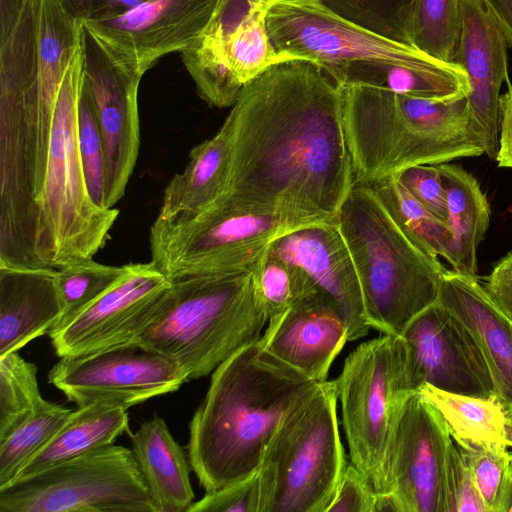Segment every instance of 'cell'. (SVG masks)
<instances>
[{
	"mask_svg": "<svg viewBox=\"0 0 512 512\" xmlns=\"http://www.w3.org/2000/svg\"><path fill=\"white\" fill-rule=\"evenodd\" d=\"M223 123L231 163L220 200L307 224L336 220L354 176L343 87L324 69L303 59L268 67Z\"/></svg>",
	"mask_w": 512,
	"mask_h": 512,
	"instance_id": "cell-1",
	"label": "cell"
},
{
	"mask_svg": "<svg viewBox=\"0 0 512 512\" xmlns=\"http://www.w3.org/2000/svg\"><path fill=\"white\" fill-rule=\"evenodd\" d=\"M315 384L269 355L260 340L221 363L189 423L186 447L205 493L256 472L284 416Z\"/></svg>",
	"mask_w": 512,
	"mask_h": 512,
	"instance_id": "cell-2",
	"label": "cell"
},
{
	"mask_svg": "<svg viewBox=\"0 0 512 512\" xmlns=\"http://www.w3.org/2000/svg\"><path fill=\"white\" fill-rule=\"evenodd\" d=\"M343 119L356 184L485 154L467 97L437 101L349 85L343 87Z\"/></svg>",
	"mask_w": 512,
	"mask_h": 512,
	"instance_id": "cell-3",
	"label": "cell"
},
{
	"mask_svg": "<svg viewBox=\"0 0 512 512\" xmlns=\"http://www.w3.org/2000/svg\"><path fill=\"white\" fill-rule=\"evenodd\" d=\"M170 281L159 313L134 341L175 361L187 382L260 339L268 315L253 269Z\"/></svg>",
	"mask_w": 512,
	"mask_h": 512,
	"instance_id": "cell-4",
	"label": "cell"
},
{
	"mask_svg": "<svg viewBox=\"0 0 512 512\" xmlns=\"http://www.w3.org/2000/svg\"><path fill=\"white\" fill-rule=\"evenodd\" d=\"M336 219L358 273L369 327L401 336L437 302L446 269L406 236L368 185L354 183Z\"/></svg>",
	"mask_w": 512,
	"mask_h": 512,
	"instance_id": "cell-5",
	"label": "cell"
},
{
	"mask_svg": "<svg viewBox=\"0 0 512 512\" xmlns=\"http://www.w3.org/2000/svg\"><path fill=\"white\" fill-rule=\"evenodd\" d=\"M334 380L316 383L288 411L259 473L262 512H327L348 464Z\"/></svg>",
	"mask_w": 512,
	"mask_h": 512,
	"instance_id": "cell-6",
	"label": "cell"
},
{
	"mask_svg": "<svg viewBox=\"0 0 512 512\" xmlns=\"http://www.w3.org/2000/svg\"><path fill=\"white\" fill-rule=\"evenodd\" d=\"M334 381L350 462L377 495H387L386 461L394 421L403 399L416 391L404 338L383 334L359 344Z\"/></svg>",
	"mask_w": 512,
	"mask_h": 512,
	"instance_id": "cell-7",
	"label": "cell"
},
{
	"mask_svg": "<svg viewBox=\"0 0 512 512\" xmlns=\"http://www.w3.org/2000/svg\"><path fill=\"white\" fill-rule=\"evenodd\" d=\"M307 225L220 200L186 221L155 219L149 234L151 261L169 280L251 270L272 242Z\"/></svg>",
	"mask_w": 512,
	"mask_h": 512,
	"instance_id": "cell-8",
	"label": "cell"
},
{
	"mask_svg": "<svg viewBox=\"0 0 512 512\" xmlns=\"http://www.w3.org/2000/svg\"><path fill=\"white\" fill-rule=\"evenodd\" d=\"M265 20L279 54L317 64L341 87L369 65H397L426 72L445 71L455 65L361 27L319 0H269Z\"/></svg>",
	"mask_w": 512,
	"mask_h": 512,
	"instance_id": "cell-9",
	"label": "cell"
},
{
	"mask_svg": "<svg viewBox=\"0 0 512 512\" xmlns=\"http://www.w3.org/2000/svg\"><path fill=\"white\" fill-rule=\"evenodd\" d=\"M0 512H157L132 449L107 445L0 488Z\"/></svg>",
	"mask_w": 512,
	"mask_h": 512,
	"instance_id": "cell-10",
	"label": "cell"
},
{
	"mask_svg": "<svg viewBox=\"0 0 512 512\" xmlns=\"http://www.w3.org/2000/svg\"><path fill=\"white\" fill-rule=\"evenodd\" d=\"M48 380L78 407L106 402L126 409L187 382L175 361L136 341L61 357Z\"/></svg>",
	"mask_w": 512,
	"mask_h": 512,
	"instance_id": "cell-11",
	"label": "cell"
},
{
	"mask_svg": "<svg viewBox=\"0 0 512 512\" xmlns=\"http://www.w3.org/2000/svg\"><path fill=\"white\" fill-rule=\"evenodd\" d=\"M83 83L99 127L105 169V206L123 198L140 149L138 90L142 75L123 64L82 25Z\"/></svg>",
	"mask_w": 512,
	"mask_h": 512,
	"instance_id": "cell-12",
	"label": "cell"
},
{
	"mask_svg": "<svg viewBox=\"0 0 512 512\" xmlns=\"http://www.w3.org/2000/svg\"><path fill=\"white\" fill-rule=\"evenodd\" d=\"M452 441L437 409L418 391L410 392L399 406L386 461L396 512H443L444 466Z\"/></svg>",
	"mask_w": 512,
	"mask_h": 512,
	"instance_id": "cell-13",
	"label": "cell"
},
{
	"mask_svg": "<svg viewBox=\"0 0 512 512\" xmlns=\"http://www.w3.org/2000/svg\"><path fill=\"white\" fill-rule=\"evenodd\" d=\"M171 281L150 260L129 263L107 291L49 336L58 357L134 341L159 313Z\"/></svg>",
	"mask_w": 512,
	"mask_h": 512,
	"instance_id": "cell-14",
	"label": "cell"
},
{
	"mask_svg": "<svg viewBox=\"0 0 512 512\" xmlns=\"http://www.w3.org/2000/svg\"><path fill=\"white\" fill-rule=\"evenodd\" d=\"M226 0H146L108 20L82 24L142 76L163 56L183 52L215 20Z\"/></svg>",
	"mask_w": 512,
	"mask_h": 512,
	"instance_id": "cell-15",
	"label": "cell"
},
{
	"mask_svg": "<svg viewBox=\"0 0 512 512\" xmlns=\"http://www.w3.org/2000/svg\"><path fill=\"white\" fill-rule=\"evenodd\" d=\"M407 345L409 374L417 391L423 384L476 397L495 394L486 361L466 326L435 302L401 335Z\"/></svg>",
	"mask_w": 512,
	"mask_h": 512,
	"instance_id": "cell-16",
	"label": "cell"
},
{
	"mask_svg": "<svg viewBox=\"0 0 512 512\" xmlns=\"http://www.w3.org/2000/svg\"><path fill=\"white\" fill-rule=\"evenodd\" d=\"M508 42L498 20L483 0H461V31L452 63L468 77L467 96L485 154L496 159L499 144V99L507 69Z\"/></svg>",
	"mask_w": 512,
	"mask_h": 512,
	"instance_id": "cell-17",
	"label": "cell"
},
{
	"mask_svg": "<svg viewBox=\"0 0 512 512\" xmlns=\"http://www.w3.org/2000/svg\"><path fill=\"white\" fill-rule=\"evenodd\" d=\"M267 252L300 268L337 302L348 341L368 334L358 273L337 219L295 229L272 242Z\"/></svg>",
	"mask_w": 512,
	"mask_h": 512,
	"instance_id": "cell-18",
	"label": "cell"
},
{
	"mask_svg": "<svg viewBox=\"0 0 512 512\" xmlns=\"http://www.w3.org/2000/svg\"><path fill=\"white\" fill-rule=\"evenodd\" d=\"M259 340L269 355L318 383L327 380L348 328L337 302L320 292L268 320Z\"/></svg>",
	"mask_w": 512,
	"mask_h": 512,
	"instance_id": "cell-19",
	"label": "cell"
},
{
	"mask_svg": "<svg viewBox=\"0 0 512 512\" xmlns=\"http://www.w3.org/2000/svg\"><path fill=\"white\" fill-rule=\"evenodd\" d=\"M437 302L457 317L476 341L491 374L495 394L512 406L511 323L476 277L443 273Z\"/></svg>",
	"mask_w": 512,
	"mask_h": 512,
	"instance_id": "cell-20",
	"label": "cell"
},
{
	"mask_svg": "<svg viewBox=\"0 0 512 512\" xmlns=\"http://www.w3.org/2000/svg\"><path fill=\"white\" fill-rule=\"evenodd\" d=\"M62 314L56 269L0 266V356L49 333Z\"/></svg>",
	"mask_w": 512,
	"mask_h": 512,
	"instance_id": "cell-21",
	"label": "cell"
},
{
	"mask_svg": "<svg viewBox=\"0 0 512 512\" xmlns=\"http://www.w3.org/2000/svg\"><path fill=\"white\" fill-rule=\"evenodd\" d=\"M230 163V133L223 123L214 136L190 150L184 169L166 185L155 219L182 222L207 210L225 194Z\"/></svg>",
	"mask_w": 512,
	"mask_h": 512,
	"instance_id": "cell-22",
	"label": "cell"
},
{
	"mask_svg": "<svg viewBox=\"0 0 512 512\" xmlns=\"http://www.w3.org/2000/svg\"><path fill=\"white\" fill-rule=\"evenodd\" d=\"M132 452L157 512H187L194 502L188 453L164 419L154 416L130 434Z\"/></svg>",
	"mask_w": 512,
	"mask_h": 512,
	"instance_id": "cell-23",
	"label": "cell"
},
{
	"mask_svg": "<svg viewBox=\"0 0 512 512\" xmlns=\"http://www.w3.org/2000/svg\"><path fill=\"white\" fill-rule=\"evenodd\" d=\"M446 190L451 241L446 261L477 278V250L490 224V205L478 180L460 166L437 165Z\"/></svg>",
	"mask_w": 512,
	"mask_h": 512,
	"instance_id": "cell-24",
	"label": "cell"
},
{
	"mask_svg": "<svg viewBox=\"0 0 512 512\" xmlns=\"http://www.w3.org/2000/svg\"><path fill=\"white\" fill-rule=\"evenodd\" d=\"M124 432L131 434L126 408L106 402L78 407L17 478L38 473L92 450L114 444Z\"/></svg>",
	"mask_w": 512,
	"mask_h": 512,
	"instance_id": "cell-25",
	"label": "cell"
},
{
	"mask_svg": "<svg viewBox=\"0 0 512 512\" xmlns=\"http://www.w3.org/2000/svg\"><path fill=\"white\" fill-rule=\"evenodd\" d=\"M417 391L437 409L460 448L511 447L505 408L496 394L476 397L430 384H423Z\"/></svg>",
	"mask_w": 512,
	"mask_h": 512,
	"instance_id": "cell-26",
	"label": "cell"
},
{
	"mask_svg": "<svg viewBox=\"0 0 512 512\" xmlns=\"http://www.w3.org/2000/svg\"><path fill=\"white\" fill-rule=\"evenodd\" d=\"M368 186L418 248L431 257L447 259L451 241L448 225L414 198L395 175Z\"/></svg>",
	"mask_w": 512,
	"mask_h": 512,
	"instance_id": "cell-27",
	"label": "cell"
},
{
	"mask_svg": "<svg viewBox=\"0 0 512 512\" xmlns=\"http://www.w3.org/2000/svg\"><path fill=\"white\" fill-rule=\"evenodd\" d=\"M73 410L45 400L38 410L0 441V488L54 438Z\"/></svg>",
	"mask_w": 512,
	"mask_h": 512,
	"instance_id": "cell-28",
	"label": "cell"
},
{
	"mask_svg": "<svg viewBox=\"0 0 512 512\" xmlns=\"http://www.w3.org/2000/svg\"><path fill=\"white\" fill-rule=\"evenodd\" d=\"M461 31V0H415L411 20L412 46L452 63Z\"/></svg>",
	"mask_w": 512,
	"mask_h": 512,
	"instance_id": "cell-29",
	"label": "cell"
},
{
	"mask_svg": "<svg viewBox=\"0 0 512 512\" xmlns=\"http://www.w3.org/2000/svg\"><path fill=\"white\" fill-rule=\"evenodd\" d=\"M37 367L17 351L0 356V441L43 404Z\"/></svg>",
	"mask_w": 512,
	"mask_h": 512,
	"instance_id": "cell-30",
	"label": "cell"
},
{
	"mask_svg": "<svg viewBox=\"0 0 512 512\" xmlns=\"http://www.w3.org/2000/svg\"><path fill=\"white\" fill-rule=\"evenodd\" d=\"M129 264L111 266L93 258L65 265L57 270V286L63 307L58 329L112 287L128 270Z\"/></svg>",
	"mask_w": 512,
	"mask_h": 512,
	"instance_id": "cell-31",
	"label": "cell"
},
{
	"mask_svg": "<svg viewBox=\"0 0 512 512\" xmlns=\"http://www.w3.org/2000/svg\"><path fill=\"white\" fill-rule=\"evenodd\" d=\"M253 273L268 320L322 291L300 268L268 252ZM326 293V292H325Z\"/></svg>",
	"mask_w": 512,
	"mask_h": 512,
	"instance_id": "cell-32",
	"label": "cell"
},
{
	"mask_svg": "<svg viewBox=\"0 0 512 512\" xmlns=\"http://www.w3.org/2000/svg\"><path fill=\"white\" fill-rule=\"evenodd\" d=\"M337 15L391 40L412 46L415 0H320Z\"/></svg>",
	"mask_w": 512,
	"mask_h": 512,
	"instance_id": "cell-33",
	"label": "cell"
},
{
	"mask_svg": "<svg viewBox=\"0 0 512 512\" xmlns=\"http://www.w3.org/2000/svg\"><path fill=\"white\" fill-rule=\"evenodd\" d=\"M508 448H461L486 512H509L512 501V452Z\"/></svg>",
	"mask_w": 512,
	"mask_h": 512,
	"instance_id": "cell-34",
	"label": "cell"
},
{
	"mask_svg": "<svg viewBox=\"0 0 512 512\" xmlns=\"http://www.w3.org/2000/svg\"><path fill=\"white\" fill-rule=\"evenodd\" d=\"M78 142L89 194L97 206L107 208L103 144L94 108L84 83L79 101Z\"/></svg>",
	"mask_w": 512,
	"mask_h": 512,
	"instance_id": "cell-35",
	"label": "cell"
},
{
	"mask_svg": "<svg viewBox=\"0 0 512 512\" xmlns=\"http://www.w3.org/2000/svg\"><path fill=\"white\" fill-rule=\"evenodd\" d=\"M443 512H486L465 454L454 441L445 459Z\"/></svg>",
	"mask_w": 512,
	"mask_h": 512,
	"instance_id": "cell-36",
	"label": "cell"
},
{
	"mask_svg": "<svg viewBox=\"0 0 512 512\" xmlns=\"http://www.w3.org/2000/svg\"><path fill=\"white\" fill-rule=\"evenodd\" d=\"M262 484L259 470L219 490L205 493L187 512H262Z\"/></svg>",
	"mask_w": 512,
	"mask_h": 512,
	"instance_id": "cell-37",
	"label": "cell"
},
{
	"mask_svg": "<svg viewBox=\"0 0 512 512\" xmlns=\"http://www.w3.org/2000/svg\"><path fill=\"white\" fill-rule=\"evenodd\" d=\"M395 176L414 198L447 224L446 190L437 165L412 166Z\"/></svg>",
	"mask_w": 512,
	"mask_h": 512,
	"instance_id": "cell-38",
	"label": "cell"
},
{
	"mask_svg": "<svg viewBox=\"0 0 512 512\" xmlns=\"http://www.w3.org/2000/svg\"><path fill=\"white\" fill-rule=\"evenodd\" d=\"M377 493L365 475L347 464L327 512H374Z\"/></svg>",
	"mask_w": 512,
	"mask_h": 512,
	"instance_id": "cell-39",
	"label": "cell"
},
{
	"mask_svg": "<svg viewBox=\"0 0 512 512\" xmlns=\"http://www.w3.org/2000/svg\"><path fill=\"white\" fill-rule=\"evenodd\" d=\"M73 20L82 24L116 18L146 0H55Z\"/></svg>",
	"mask_w": 512,
	"mask_h": 512,
	"instance_id": "cell-40",
	"label": "cell"
},
{
	"mask_svg": "<svg viewBox=\"0 0 512 512\" xmlns=\"http://www.w3.org/2000/svg\"><path fill=\"white\" fill-rule=\"evenodd\" d=\"M483 287L496 306L512 322V251L496 263L486 277Z\"/></svg>",
	"mask_w": 512,
	"mask_h": 512,
	"instance_id": "cell-41",
	"label": "cell"
},
{
	"mask_svg": "<svg viewBox=\"0 0 512 512\" xmlns=\"http://www.w3.org/2000/svg\"><path fill=\"white\" fill-rule=\"evenodd\" d=\"M248 1L226 0L215 20L199 40L210 45L221 43L244 17Z\"/></svg>",
	"mask_w": 512,
	"mask_h": 512,
	"instance_id": "cell-42",
	"label": "cell"
},
{
	"mask_svg": "<svg viewBox=\"0 0 512 512\" xmlns=\"http://www.w3.org/2000/svg\"><path fill=\"white\" fill-rule=\"evenodd\" d=\"M499 144L496 161L499 167L512 169V85L499 99Z\"/></svg>",
	"mask_w": 512,
	"mask_h": 512,
	"instance_id": "cell-43",
	"label": "cell"
},
{
	"mask_svg": "<svg viewBox=\"0 0 512 512\" xmlns=\"http://www.w3.org/2000/svg\"><path fill=\"white\" fill-rule=\"evenodd\" d=\"M27 0H0V43L16 26Z\"/></svg>",
	"mask_w": 512,
	"mask_h": 512,
	"instance_id": "cell-44",
	"label": "cell"
},
{
	"mask_svg": "<svg viewBox=\"0 0 512 512\" xmlns=\"http://www.w3.org/2000/svg\"><path fill=\"white\" fill-rule=\"evenodd\" d=\"M492 11L512 48V0H483Z\"/></svg>",
	"mask_w": 512,
	"mask_h": 512,
	"instance_id": "cell-45",
	"label": "cell"
},
{
	"mask_svg": "<svg viewBox=\"0 0 512 512\" xmlns=\"http://www.w3.org/2000/svg\"><path fill=\"white\" fill-rule=\"evenodd\" d=\"M506 425L508 430V436L512 447V406H505Z\"/></svg>",
	"mask_w": 512,
	"mask_h": 512,
	"instance_id": "cell-46",
	"label": "cell"
},
{
	"mask_svg": "<svg viewBox=\"0 0 512 512\" xmlns=\"http://www.w3.org/2000/svg\"><path fill=\"white\" fill-rule=\"evenodd\" d=\"M509 512H512V501H511V504H510V507H509Z\"/></svg>",
	"mask_w": 512,
	"mask_h": 512,
	"instance_id": "cell-47",
	"label": "cell"
},
{
	"mask_svg": "<svg viewBox=\"0 0 512 512\" xmlns=\"http://www.w3.org/2000/svg\"><path fill=\"white\" fill-rule=\"evenodd\" d=\"M510 323H511V331H512V322H510Z\"/></svg>",
	"mask_w": 512,
	"mask_h": 512,
	"instance_id": "cell-48",
	"label": "cell"
}]
</instances>
